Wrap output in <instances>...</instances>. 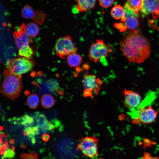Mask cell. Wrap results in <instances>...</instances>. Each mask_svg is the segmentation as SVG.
<instances>
[{
	"label": "cell",
	"mask_w": 159,
	"mask_h": 159,
	"mask_svg": "<svg viewBox=\"0 0 159 159\" xmlns=\"http://www.w3.org/2000/svg\"><path fill=\"white\" fill-rule=\"evenodd\" d=\"M39 28L38 25L34 23H30L26 26L25 31L28 36L30 37H34L39 34Z\"/></svg>",
	"instance_id": "cell-21"
},
{
	"label": "cell",
	"mask_w": 159,
	"mask_h": 159,
	"mask_svg": "<svg viewBox=\"0 0 159 159\" xmlns=\"http://www.w3.org/2000/svg\"><path fill=\"white\" fill-rule=\"evenodd\" d=\"M47 85L50 90L52 92H54L56 91L59 88L58 82L54 80L48 81L47 82Z\"/></svg>",
	"instance_id": "cell-25"
},
{
	"label": "cell",
	"mask_w": 159,
	"mask_h": 159,
	"mask_svg": "<svg viewBox=\"0 0 159 159\" xmlns=\"http://www.w3.org/2000/svg\"><path fill=\"white\" fill-rule=\"evenodd\" d=\"M142 159H159L157 156H153L147 152L144 153L142 157Z\"/></svg>",
	"instance_id": "cell-28"
},
{
	"label": "cell",
	"mask_w": 159,
	"mask_h": 159,
	"mask_svg": "<svg viewBox=\"0 0 159 159\" xmlns=\"http://www.w3.org/2000/svg\"><path fill=\"white\" fill-rule=\"evenodd\" d=\"M114 0H99L100 6L105 8L111 6L114 3Z\"/></svg>",
	"instance_id": "cell-27"
},
{
	"label": "cell",
	"mask_w": 159,
	"mask_h": 159,
	"mask_svg": "<svg viewBox=\"0 0 159 159\" xmlns=\"http://www.w3.org/2000/svg\"><path fill=\"white\" fill-rule=\"evenodd\" d=\"M111 52L110 48L102 39H97L91 46L88 56L91 61L97 63L102 58L107 57Z\"/></svg>",
	"instance_id": "cell-7"
},
{
	"label": "cell",
	"mask_w": 159,
	"mask_h": 159,
	"mask_svg": "<svg viewBox=\"0 0 159 159\" xmlns=\"http://www.w3.org/2000/svg\"><path fill=\"white\" fill-rule=\"evenodd\" d=\"M15 155L14 148V147H12L11 148H9L2 155V159L13 158Z\"/></svg>",
	"instance_id": "cell-26"
},
{
	"label": "cell",
	"mask_w": 159,
	"mask_h": 159,
	"mask_svg": "<svg viewBox=\"0 0 159 159\" xmlns=\"http://www.w3.org/2000/svg\"><path fill=\"white\" fill-rule=\"evenodd\" d=\"M77 2V9L79 11L86 12L93 9L96 0H75Z\"/></svg>",
	"instance_id": "cell-14"
},
{
	"label": "cell",
	"mask_w": 159,
	"mask_h": 159,
	"mask_svg": "<svg viewBox=\"0 0 159 159\" xmlns=\"http://www.w3.org/2000/svg\"><path fill=\"white\" fill-rule=\"evenodd\" d=\"M84 90L83 96L94 99V96L99 94L103 82L97 76L92 74L86 73L83 76L82 80Z\"/></svg>",
	"instance_id": "cell-3"
},
{
	"label": "cell",
	"mask_w": 159,
	"mask_h": 159,
	"mask_svg": "<svg viewBox=\"0 0 159 159\" xmlns=\"http://www.w3.org/2000/svg\"><path fill=\"white\" fill-rule=\"evenodd\" d=\"M55 48L57 54L63 59L69 54L76 53L77 50L72 37L69 35L59 38L56 42Z\"/></svg>",
	"instance_id": "cell-6"
},
{
	"label": "cell",
	"mask_w": 159,
	"mask_h": 159,
	"mask_svg": "<svg viewBox=\"0 0 159 159\" xmlns=\"http://www.w3.org/2000/svg\"><path fill=\"white\" fill-rule=\"evenodd\" d=\"M158 112L150 106L140 108L137 115L132 120V123L135 125L149 124L153 122L157 118Z\"/></svg>",
	"instance_id": "cell-8"
},
{
	"label": "cell",
	"mask_w": 159,
	"mask_h": 159,
	"mask_svg": "<svg viewBox=\"0 0 159 159\" xmlns=\"http://www.w3.org/2000/svg\"><path fill=\"white\" fill-rule=\"evenodd\" d=\"M34 66V63L31 59L19 58L9 60L6 69L11 73L21 75L32 70Z\"/></svg>",
	"instance_id": "cell-4"
},
{
	"label": "cell",
	"mask_w": 159,
	"mask_h": 159,
	"mask_svg": "<svg viewBox=\"0 0 159 159\" xmlns=\"http://www.w3.org/2000/svg\"><path fill=\"white\" fill-rule=\"evenodd\" d=\"M24 93L25 95H28L30 94V92L29 91L27 90H26L25 92Z\"/></svg>",
	"instance_id": "cell-30"
},
{
	"label": "cell",
	"mask_w": 159,
	"mask_h": 159,
	"mask_svg": "<svg viewBox=\"0 0 159 159\" xmlns=\"http://www.w3.org/2000/svg\"><path fill=\"white\" fill-rule=\"evenodd\" d=\"M98 139L96 137L87 136L82 138L77 149L81 151L84 156L95 158L98 155Z\"/></svg>",
	"instance_id": "cell-5"
},
{
	"label": "cell",
	"mask_w": 159,
	"mask_h": 159,
	"mask_svg": "<svg viewBox=\"0 0 159 159\" xmlns=\"http://www.w3.org/2000/svg\"><path fill=\"white\" fill-rule=\"evenodd\" d=\"M55 103L54 99L51 94H44L41 97V105L44 108H49L52 107Z\"/></svg>",
	"instance_id": "cell-20"
},
{
	"label": "cell",
	"mask_w": 159,
	"mask_h": 159,
	"mask_svg": "<svg viewBox=\"0 0 159 159\" xmlns=\"http://www.w3.org/2000/svg\"><path fill=\"white\" fill-rule=\"evenodd\" d=\"M27 102L29 108L32 109L37 108L39 102V98L37 94L33 93L27 99Z\"/></svg>",
	"instance_id": "cell-22"
},
{
	"label": "cell",
	"mask_w": 159,
	"mask_h": 159,
	"mask_svg": "<svg viewBox=\"0 0 159 159\" xmlns=\"http://www.w3.org/2000/svg\"><path fill=\"white\" fill-rule=\"evenodd\" d=\"M82 58V56L76 53H73L67 56V61L69 67H77L80 65Z\"/></svg>",
	"instance_id": "cell-18"
},
{
	"label": "cell",
	"mask_w": 159,
	"mask_h": 159,
	"mask_svg": "<svg viewBox=\"0 0 159 159\" xmlns=\"http://www.w3.org/2000/svg\"><path fill=\"white\" fill-rule=\"evenodd\" d=\"M125 17V20L124 22L125 26L127 29L131 31L136 30L139 24V21L137 16H130Z\"/></svg>",
	"instance_id": "cell-17"
},
{
	"label": "cell",
	"mask_w": 159,
	"mask_h": 159,
	"mask_svg": "<svg viewBox=\"0 0 159 159\" xmlns=\"http://www.w3.org/2000/svg\"><path fill=\"white\" fill-rule=\"evenodd\" d=\"M111 14L114 19L118 20L121 19L122 22H124L125 20V12L122 6L120 5L115 6L111 11Z\"/></svg>",
	"instance_id": "cell-15"
},
{
	"label": "cell",
	"mask_w": 159,
	"mask_h": 159,
	"mask_svg": "<svg viewBox=\"0 0 159 159\" xmlns=\"http://www.w3.org/2000/svg\"><path fill=\"white\" fill-rule=\"evenodd\" d=\"M9 147L6 135L3 133H0V155H2Z\"/></svg>",
	"instance_id": "cell-24"
},
{
	"label": "cell",
	"mask_w": 159,
	"mask_h": 159,
	"mask_svg": "<svg viewBox=\"0 0 159 159\" xmlns=\"http://www.w3.org/2000/svg\"><path fill=\"white\" fill-rule=\"evenodd\" d=\"M42 138L44 141H47L49 140L50 136L48 134H45L42 135Z\"/></svg>",
	"instance_id": "cell-29"
},
{
	"label": "cell",
	"mask_w": 159,
	"mask_h": 159,
	"mask_svg": "<svg viewBox=\"0 0 159 159\" xmlns=\"http://www.w3.org/2000/svg\"><path fill=\"white\" fill-rule=\"evenodd\" d=\"M39 128L37 125L29 126L24 127L23 133L24 135L27 136L32 142L34 143L35 142V136L39 134Z\"/></svg>",
	"instance_id": "cell-16"
},
{
	"label": "cell",
	"mask_w": 159,
	"mask_h": 159,
	"mask_svg": "<svg viewBox=\"0 0 159 159\" xmlns=\"http://www.w3.org/2000/svg\"><path fill=\"white\" fill-rule=\"evenodd\" d=\"M37 12V11H34L31 6L27 4L22 8L21 14L24 18L30 19L33 21L36 16Z\"/></svg>",
	"instance_id": "cell-19"
},
{
	"label": "cell",
	"mask_w": 159,
	"mask_h": 159,
	"mask_svg": "<svg viewBox=\"0 0 159 159\" xmlns=\"http://www.w3.org/2000/svg\"><path fill=\"white\" fill-rule=\"evenodd\" d=\"M119 44L123 55L130 62L142 63L149 58L150 54L149 40L136 30L129 31Z\"/></svg>",
	"instance_id": "cell-1"
},
{
	"label": "cell",
	"mask_w": 159,
	"mask_h": 159,
	"mask_svg": "<svg viewBox=\"0 0 159 159\" xmlns=\"http://www.w3.org/2000/svg\"><path fill=\"white\" fill-rule=\"evenodd\" d=\"M11 120L15 124L22 125L24 127L33 126L34 122V117L27 114L19 117L14 118Z\"/></svg>",
	"instance_id": "cell-13"
},
{
	"label": "cell",
	"mask_w": 159,
	"mask_h": 159,
	"mask_svg": "<svg viewBox=\"0 0 159 159\" xmlns=\"http://www.w3.org/2000/svg\"><path fill=\"white\" fill-rule=\"evenodd\" d=\"M123 103L127 107L132 109L137 108L140 105L142 98L137 92L126 89L122 92Z\"/></svg>",
	"instance_id": "cell-9"
},
{
	"label": "cell",
	"mask_w": 159,
	"mask_h": 159,
	"mask_svg": "<svg viewBox=\"0 0 159 159\" xmlns=\"http://www.w3.org/2000/svg\"><path fill=\"white\" fill-rule=\"evenodd\" d=\"M25 24H22L19 29L15 31L13 34L15 43L19 50L29 46L30 41L25 31Z\"/></svg>",
	"instance_id": "cell-11"
},
{
	"label": "cell",
	"mask_w": 159,
	"mask_h": 159,
	"mask_svg": "<svg viewBox=\"0 0 159 159\" xmlns=\"http://www.w3.org/2000/svg\"><path fill=\"white\" fill-rule=\"evenodd\" d=\"M18 54L21 57H24L27 59H31L32 58L34 53L32 49L29 46H28L19 49Z\"/></svg>",
	"instance_id": "cell-23"
},
{
	"label": "cell",
	"mask_w": 159,
	"mask_h": 159,
	"mask_svg": "<svg viewBox=\"0 0 159 159\" xmlns=\"http://www.w3.org/2000/svg\"><path fill=\"white\" fill-rule=\"evenodd\" d=\"M140 11L143 16L151 14L154 19L158 18L159 0H143V6Z\"/></svg>",
	"instance_id": "cell-10"
},
{
	"label": "cell",
	"mask_w": 159,
	"mask_h": 159,
	"mask_svg": "<svg viewBox=\"0 0 159 159\" xmlns=\"http://www.w3.org/2000/svg\"><path fill=\"white\" fill-rule=\"evenodd\" d=\"M0 92L8 98L14 100L21 94L23 88L21 75L11 73L6 69Z\"/></svg>",
	"instance_id": "cell-2"
},
{
	"label": "cell",
	"mask_w": 159,
	"mask_h": 159,
	"mask_svg": "<svg viewBox=\"0 0 159 159\" xmlns=\"http://www.w3.org/2000/svg\"><path fill=\"white\" fill-rule=\"evenodd\" d=\"M143 5V0H127L125 4V17L130 16H138Z\"/></svg>",
	"instance_id": "cell-12"
}]
</instances>
